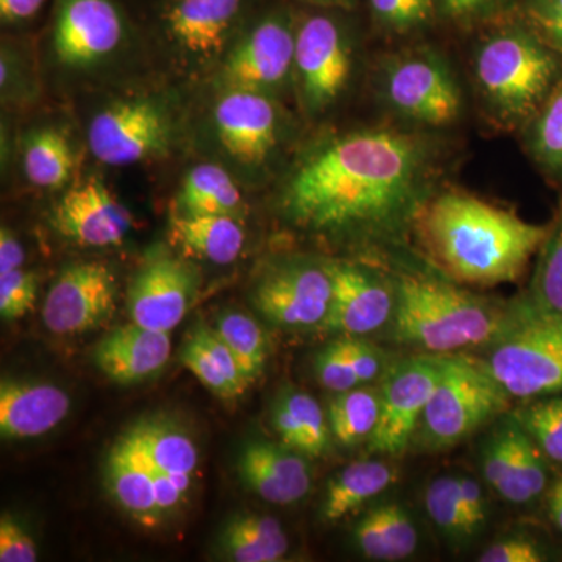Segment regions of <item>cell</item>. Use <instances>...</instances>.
<instances>
[{"label":"cell","mask_w":562,"mask_h":562,"mask_svg":"<svg viewBox=\"0 0 562 562\" xmlns=\"http://www.w3.org/2000/svg\"><path fill=\"white\" fill-rule=\"evenodd\" d=\"M427 169L417 136L369 128L322 140L284 180L280 209L322 236L375 235L408 216Z\"/></svg>","instance_id":"1"},{"label":"cell","mask_w":562,"mask_h":562,"mask_svg":"<svg viewBox=\"0 0 562 562\" xmlns=\"http://www.w3.org/2000/svg\"><path fill=\"white\" fill-rule=\"evenodd\" d=\"M425 249L452 279L494 286L522 276L549 228L464 192H443L417 211Z\"/></svg>","instance_id":"2"},{"label":"cell","mask_w":562,"mask_h":562,"mask_svg":"<svg viewBox=\"0 0 562 562\" xmlns=\"http://www.w3.org/2000/svg\"><path fill=\"white\" fill-rule=\"evenodd\" d=\"M395 295V335L430 353L494 342L513 321L482 299L428 277H403Z\"/></svg>","instance_id":"3"},{"label":"cell","mask_w":562,"mask_h":562,"mask_svg":"<svg viewBox=\"0 0 562 562\" xmlns=\"http://www.w3.org/2000/svg\"><path fill=\"white\" fill-rule=\"evenodd\" d=\"M484 361L512 398L562 395V312L531 306L514 314Z\"/></svg>","instance_id":"4"},{"label":"cell","mask_w":562,"mask_h":562,"mask_svg":"<svg viewBox=\"0 0 562 562\" xmlns=\"http://www.w3.org/2000/svg\"><path fill=\"white\" fill-rule=\"evenodd\" d=\"M439 358L441 373L420 422L425 442L432 449H447L505 412L512 395L483 361Z\"/></svg>","instance_id":"5"},{"label":"cell","mask_w":562,"mask_h":562,"mask_svg":"<svg viewBox=\"0 0 562 562\" xmlns=\"http://www.w3.org/2000/svg\"><path fill=\"white\" fill-rule=\"evenodd\" d=\"M557 63L524 33H503L476 55V79L484 95L506 117H524L552 83Z\"/></svg>","instance_id":"6"},{"label":"cell","mask_w":562,"mask_h":562,"mask_svg":"<svg viewBox=\"0 0 562 562\" xmlns=\"http://www.w3.org/2000/svg\"><path fill=\"white\" fill-rule=\"evenodd\" d=\"M176 138L168 103L155 95L120 99L99 111L88 128V146L110 166L136 165L166 157Z\"/></svg>","instance_id":"7"},{"label":"cell","mask_w":562,"mask_h":562,"mask_svg":"<svg viewBox=\"0 0 562 562\" xmlns=\"http://www.w3.org/2000/svg\"><path fill=\"white\" fill-rule=\"evenodd\" d=\"M295 32L286 10L258 14L222 63V91L260 92L273 98L283 90L294 76Z\"/></svg>","instance_id":"8"},{"label":"cell","mask_w":562,"mask_h":562,"mask_svg":"<svg viewBox=\"0 0 562 562\" xmlns=\"http://www.w3.org/2000/svg\"><path fill=\"white\" fill-rule=\"evenodd\" d=\"M128 22L116 0H55L50 50L68 72H94L124 49Z\"/></svg>","instance_id":"9"},{"label":"cell","mask_w":562,"mask_h":562,"mask_svg":"<svg viewBox=\"0 0 562 562\" xmlns=\"http://www.w3.org/2000/svg\"><path fill=\"white\" fill-rule=\"evenodd\" d=\"M351 72V46L338 18L317 13L295 32L294 79L303 110L319 114L341 98Z\"/></svg>","instance_id":"10"},{"label":"cell","mask_w":562,"mask_h":562,"mask_svg":"<svg viewBox=\"0 0 562 562\" xmlns=\"http://www.w3.org/2000/svg\"><path fill=\"white\" fill-rule=\"evenodd\" d=\"M116 295V277L105 262H74L63 269L47 292L43 324L54 335H83L113 317Z\"/></svg>","instance_id":"11"},{"label":"cell","mask_w":562,"mask_h":562,"mask_svg":"<svg viewBox=\"0 0 562 562\" xmlns=\"http://www.w3.org/2000/svg\"><path fill=\"white\" fill-rule=\"evenodd\" d=\"M333 283L327 266L294 261L273 266L251 291L258 312L279 327L322 325L330 310Z\"/></svg>","instance_id":"12"},{"label":"cell","mask_w":562,"mask_h":562,"mask_svg":"<svg viewBox=\"0 0 562 562\" xmlns=\"http://www.w3.org/2000/svg\"><path fill=\"white\" fill-rule=\"evenodd\" d=\"M199 288L201 273L192 262L168 254L154 255L128 284V316L140 327L171 333L194 305Z\"/></svg>","instance_id":"13"},{"label":"cell","mask_w":562,"mask_h":562,"mask_svg":"<svg viewBox=\"0 0 562 562\" xmlns=\"http://www.w3.org/2000/svg\"><path fill=\"white\" fill-rule=\"evenodd\" d=\"M441 373V358H413L384 376L382 409L369 443L372 452L398 454L408 447Z\"/></svg>","instance_id":"14"},{"label":"cell","mask_w":562,"mask_h":562,"mask_svg":"<svg viewBox=\"0 0 562 562\" xmlns=\"http://www.w3.org/2000/svg\"><path fill=\"white\" fill-rule=\"evenodd\" d=\"M213 127L232 160L258 166L279 144L280 113L271 95L225 90L214 105Z\"/></svg>","instance_id":"15"},{"label":"cell","mask_w":562,"mask_h":562,"mask_svg":"<svg viewBox=\"0 0 562 562\" xmlns=\"http://www.w3.org/2000/svg\"><path fill=\"white\" fill-rule=\"evenodd\" d=\"M386 95L391 105L409 120L446 125L457 120L461 95L446 66L431 57H408L387 70Z\"/></svg>","instance_id":"16"},{"label":"cell","mask_w":562,"mask_h":562,"mask_svg":"<svg viewBox=\"0 0 562 562\" xmlns=\"http://www.w3.org/2000/svg\"><path fill=\"white\" fill-rule=\"evenodd\" d=\"M55 231L83 247L120 246L132 228V216L98 177L65 192L52 213Z\"/></svg>","instance_id":"17"},{"label":"cell","mask_w":562,"mask_h":562,"mask_svg":"<svg viewBox=\"0 0 562 562\" xmlns=\"http://www.w3.org/2000/svg\"><path fill=\"white\" fill-rule=\"evenodd\" d=\"M333 297L322 327L344 335L361 336L380 330L394 316L397 295L371 272L347 265H327Z\"/></svg>","instance_id":"18"},{"label":"cell","mask_w":562,"mask_h":562,"mask_svg":"<svg viewBox=\"0 0 562 562\" xmlns=\"http://www.w3.org/2000/svg\"><path fill=\"white\" fill-rule=\"evenodd\" d=\"M247 0H176L165 14L169 38L195 60L220 57L241 25Z\"/></svg>","instance_id":"19"},{"label":"cell","mask_w":562,"mask_h":562,"mask_svg":"<svg viewBox=\"0 0 562 562\" xmlns=\"http://www.w3.org/2000/svg\"><path fill=\"white\" fill-rule=\"evenodd\" d=\"M171 333L150 330L131 322L103 336L92 351V361L116 384L146 382L171 358Z\"/></svg>","instance_id":"20"},{"label":"cell","mask_w":562,"mask_h":562,"mask_svg":"<svg viewBox=\"0 0 562 562\" xmlns=\"http://www.w3.org/2000/svg\"><path fill=\"white\" fill-rule=\"evenodd\" d=\"M243 483L273 505L301 502L312 490V471L297 450L268 441L244 447L238 458Z\"/></svg>","instance_id":"21"},{"label":"cell","mask_w":562,"mask_h":562,"mask_svg":"<svg viewBox=\"0 0 562 562\" xmlns=\"http://www.w3.org/2000/svg\"><path fill=\"white\" fill-rule=\"evenodd\" d=\"M68 392L49 383L3 379L0 383V436L7 441L40 438L70 412Z\"/></svg>","instance_id":"22"},{"label":"cell","mask_w":562,"mask_h":562,"mask_svg":"<svg viewBox=\"0 0 562 562\" xmlns=\"http://www.w3.org/2000/svg\"><path fill=\"white\" fill-rule=\"evenodd\" d=\"M105 484L114 502L143 527L155 528L165 520L149 468L127 436H122L110 450Z\"/></svg>","instance_id":"23"},{"label":"cell","mask_w":562,"mask_h":562,"mask_svg":"<svg viewBox=\"0 0 562 562\" xmlns=\"http://www.w3.org/2000/svg\"><path fill=\"white\" fill-rule=\"evenodd\" d=\"M180 361L206 390L224 401L241 397L250 387L213 328H195L181 350Z\"/></svg>","instance_id":"24"},{"label":"cell","mask_w":562,"mask_h":562,"mask_svg":"<svg viewBox=\"0 0 562 562\" xmlns=\"http://www.w3.org/2000/svg\"><path fill=\"white\" fill-rule=\"evenodd\" d=\"M328 417L319 402L302 391L283 392L272 408L273 430L284 446L308 457H322L328 449Z\"/></svg>","instance_id":"25"},{"label":"cell","mask_w":562,"mask_h":562,"mask_svg":"<svg viewBox=\"0 0 562 562\" xmlns=\"http://www.w3.org/2000/svg\"><path fill=\"white\" fill-rule=\"evenodd\" d=\"M355 543L373 561H401L416 552L419 536L412 517L397 503L366 514L353 530Z\"/></svg>","instance_id":"26"},{"label":"cell","mask_w":562,"mask_h":562,"mask_svg":"<svg viewBox=\"0 0 562 562\" xmlns=\"http://www.w3.org/2000/svg\"><path fill=\"white\" fill-rule=\"evenodd\" d=\"M173 241L195 257L231 265L241 254L246 233L233 216H184L171 214Z\"/></svg>","instance_id":"27"},{"label":"cell","mask_w":562,"mask_h":562,"mask_svg":"<svg viewBox=\"0 0 562 562\" xmlns=\"http://www.w3.org/2000/svg\"><path fill=\"white\" fill-rule=\"evenodd\" d=\"M397 480V472L383 461H357L328 482L322 516L339 522L372 498L379 497Z\"/></svg>","instance_id":"28"},{"label":"cell","mask_w":562,"mask_h":562,"mask_svg":"<svg viewBox=\"0 0 562 562\" xmlns=\"http://www.w3.org/2000/svg\"><path fill=\"white\" fill-rule=\"evenodd\" d=\"M176 213L184 216H238L244 209L241 191L221 166H195L181 183Z\"/></svg>","instance_id":"29"},{"label":"cell","mask_w":562,"mask_h":562,"mask_svg":"<svg viewBox=\"0 0 562 562\" xmlns=\"http://www.w3.org/2000/svg\"><path fill=\"white\" fill-rule=\"evenodd\" d=\"M221 550L236 562L284 560L290 541L279 520L261 514L233 516L221 532Z\"/></svg>","instance_id":"30"},{"label":"cell","mask_w":562,"mask_h":562,"mask_svg":"<svg viewBox=\"0 0 562 562\" xmlns=\"http://www.w3.org/2000/svg\"><path fill=\"white\" fill-rule=\"evenodd\" d=\"M22 166L25 177L35 187L60 190L76 172L77 155L66 132L41 127L24 138Z\"/></svg>","instance_id":"31"},{"label":"cell","mask_w":562,"mask_h":562,"mask_svg":"<svg viewBox=\"0 0 562 562\" xmlns=\"http://www.w3.org/2000/svg\"><path fill=\"white\" fill-rule=\"evenodd\" d=\"M127 436L140 454L160 471L169 475H192L198 471V446L172 422L146 419L135 425Z\"/></svg>","instance_id":"32"},{"label":"cell","mask_w":562,"mask_h":562,"mask_svg":"<svg viewBox=\"0 0 562 562\" xmlns=\"http://www.w3.org/2000/svg\"><path fill=\"white\" fill-rule=\"evenodd\" d=\"M382 395L371 387L339 392L328 406V422L335 438L342 446L371 439L380 419Z\"/></svg>","instance_id":"33"},{"label":"cell","mask_w":562,"mask_h":562,"mask_svg":"<svg viewBox=\"0 0 562 562\" xmlns=\"http://www.w3.org/2000/svg\"><path fill=\"white\" fill-rule=\"evenodd\" d=\"M213 330L232 351L239 371L251 386L265 372L268 360V344L260 324L247 313L227 312L217 317Z\"/></svg>","instance_id":"34"},{"label":"cell","mask_w":562,"mask_h":562,"mask_svg":"<svg viewBox=\"0 0 562 562\" xmlns=\"http://www.w3.org/2000/svg\"><path fill=\"white\" fill-rule=\"evenodd\" d=\"M542 457L538 443L532 441L531 436L517 422L512 469L498 495L514 505H524L538 498L549 482Z\"/></svg>","instance_id":"35"},{"label":"cell","mask_w":562,"mask_h":562,"mask_svg":"<svg viewBox=\"0 0 562 562\" xmlns=\"http://www.w3.org/2000/svg\"><path fill=\"white\" fill-rule=\"evenodd\" d=\"M514 419L538 443L543 457L562 464V395L532 398Z\"/></svg>","instance_id":"36"},{"label":"cell","mask_w":562,"mask_h":562,"mask_svg":"<svg viewBox=\"0 0 562 562\" xmlns=\"http://www.w3.org/2000/svg\"><path fill=\"white\" fill-rule=\"evenodd\" d=\"M425 508L432 524L453 541L472 538L462 508L460 479L458 476H441L428 486L425 492Z\"/></svg>","instance_id":"37"},{"label":"cell","mask_w":562,"mask_h":562,"mask_svg":"<svg viewBox=\"0 0 562 562\" xmlns=\"http://www.w3.org/2000/svg\"><path fill=\"white\" fill-rule=\"evenodd\" d=\"M535 306L547 312H562V217L557 231L547 239L535 280Z\"/></svg>","instance_id":"38"},{"label":"cell","mask_w":562,"mask_h":562,"mask_svg":"<svg viewBox=\"0 0 562 562\" xmlns=\"http://www.w3.org/2000/svg\"><path fill=\"white\" fill-rule=\"evenodd\" d=\"M0 90L2 102L9 105L31 103L38 95L32 70L21 57L20 52L10 44H3L0 58Z\"/></svg>","instance_id":"39"},{"label":"cell","mask_w":562,"mask_h":562,"mask_svg":"<svg viewBox=\"0 0 562 562\" xmlns=\"http://www.w3.org/2000/svg\"><path fill=\"white\" fill-rule=\"evenodd\" d=\"M38 295L36 273L16 269L0 273V316L5 321H16L32 312Z\"/></svg>","instance_id":"40"},{"label":"cell","mask_w":562,"mask_h":562,"mask_svg":"<svg viewBox=\"0 0 562 562\" xmlns=\"http://www.w3.org/2000/svg\"><path fill=\"white\" fill-rule=\"evenodd\" d=\"M314 372H316L317 382L325 390L336 392V394L361 386L360 380L347 358L342 339L328 344L316 355Z\"/></svg>","instance_id":"41"},{"label":"cell","mask_w":562,"mask_h":562,"mask_svg":"<svg viewBox=\"0 0 562 562\" xmlns=\"http://www.w3.org/2000/svg\"><path fill=\"white\" fill-rule=\"evenodd\" d=\"M536 151L550 168L562 169V88L554 92L538 122Z\"/></svg>","instance_id":"42"},{"label":"cell","mask_w":562,"mask_h":562,"mask_svg":"<svg viewBox=\"0 0 562 562\" xmlns=\"http://www.w3.org/2000/svg\"><path fill=\"white\" fill-rule=\"evenodd\" d=\"M376 20L392 31H412L431 18L432 0H371Z\"/></svg>","instance_id":"43"},{"label":"cell","mask_w":562,"mask_h":562,"mask_svg":"<svg viewBox=\"0 0 562 562\" xmlns=\"http://www.w3.org/2000/svg\"><path fill=\"white\" fill-rule=\"evenodd\" d=\"M38 550L31 535L10 514L0 519V561L35 562Z\"/></svg>","instance_id":"44"},{"label":"cell","mask_w":562,"mask_h":562,"mask_svg":"<svg viewBox=\"0 0 562 562\" xmlns=\"http://www.w3.org/2000/svg\"><path fill=\"white\" fill-rule=\"evenodd\" d=\"M546 560L538 543L525 538H508L484 550L482 562H541Z\"/></svg>","instance_id":"45"},{"label":"cell","mask_w":562,"mask_h":562,"mask_svg":"<svg viewBox=\"0 0 562 562\" xmlns=\"http://www.w3.org/2000/svg\"><path fill=\"white\" fill-rule=\"evenodd\" d=\"M344 349L349 358L351 368L357 373L361 386L379 379L383 372L384 358L382 351L357 339H342Z\"/></svg>","instance_id":"46"},{"label":"cell","mask_w":562,"mask_h":562,"mask_svg":"<svg viewBox=\"0 0 562 562\" xmlns=\"http://www.w3.org/2000/svg\"><path fill=\"white\" fill-rule=\"evenodd\" d=\"M460 479V494L465 519H468L471 535L479 532L486 520V503H484L482 486L471 476H458Z\"/></svg>","instance_id":"47"},{"label":"cell","mask_w":562,"mask_h":562,"mask_svg":"<svg viewBox=\"0 0 562 562\" xmlns=\"http://www.w3.org/2000/svg\"><path fill=\"white\" fill-rule=\"evenodd\" d=\"M535 14L547 40L562 50V0H541Z\"/></svg>","instance_id":"48"},{"label":"cell","mask_w":562,"mask_h":562,"mask_svg":"<svg viewBox=\"0 0 562 562\" xmlns=\"http://www.w3.org/2000/svg\"><path fill=\"white\" fill-rule=\"evenodd\" d=\"M47 0H0V20L5 25H22L35 20Z\"/></svg>","instance_id":"49"},{"label":"cell","mask_w":562,"mask_h":562,"mask_svg":"<svg viewBox=\"0 0 562 562\" xmlns=\"http://www.w3.org/2000/svg\"><path fill=\"white\" fill-rule=\"evenodd\" d=\"M25 250L9 227L0 231V273L16 271L24 266Z\"/></svg>","instance_id":"50"},{"label":"cell","mask_w":562,"mask_h":562,"mask_svg":"<svg viewBox=\"0 0 562 562\" xmlns=\"http://www.w3.org/2000/svg\"><path fill=\"white\" fill-rule=\"evenodd\" d=\"M549 513L550 519L562 532V475L553 483L552 490L549 492Z\"/></svg>","instance_id":"51"},{"label":"cell","mask_w":562,"mask_h":562,"mask_svg":"<svg viewBox=\"0 0 562 562\" xmlns=\"http://www.w3.org/2000/svg\"><path fill=\"white\" fill-rule=\"evenodd\" d=\"M492 2V0H442L443 7L457 16H464V14L475 13L484 5Z\"/></svg>","instance_id":"52"},{"label":"cell","mask_w":562,"mask_h":562,"mask_svg":"<svg viewBox=\"0 0 562 562\" xmlns=\"http://www.w3.org/2000/svg\"><path fill=\"white\" fill-rule=\"evenodd\" d=\"M305 2L312 3V5L321 7V9L327 10H346L357 3V0H305Z\"/></svg>","instance_id":"53"}]
</instances>
